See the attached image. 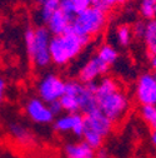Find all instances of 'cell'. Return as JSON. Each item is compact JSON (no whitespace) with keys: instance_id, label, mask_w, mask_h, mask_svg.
Returning a JSON list of instances; mask_svg holds the SVG:
<instances>
[{"instance_id":"cell-1","label":"cell","mask_w":156,"mask_h":158,"mask_svg":"<svg viewBox=\"0 0 156 158\" xmlns=\"http://www.w3.org/2000/svg\"><path fill=\"white\" fill-rule=\"evenodd\" d=\"M96 104L112 123L120 122L126 115L130 101L125 92L121 90L119 82L112 77H103L96 83Z\"/></svg>"},{"instance_id":"cell-2","label":"cell","mask_w":156,"mask_h":158,"mask_svg":"<svg viewBox=\"0 0 156 158\" xmlns=\"http://www.w3.org/2000/svg\"><path fill=\"white\" fill-rule=\"evenodd\" d=\"M89 40V38L77 35L71 30L63 35L51 36L49 44L51 63L57 67L66 65L83 52Z\"/></svg>"},{"instance_id":"cell-3","label":"cell","mask_w":156,"mask_h":158,"mask_svg":"<svg viewBox=\"0 0 156 158\" xmlns=\"http://www.w3.org/2000/svg\"><path fill=\"white\" fill-rule=\"evenodd\" d=\"M51 36L53 35L45 27H37L35 29L28 28L24 33L28 55L36 68H46L51 63L49 53Z\"/></svg>"},{"instance_id":"cell-4","label":"cell","mask_w":156,"mask_h":158,"mask_svg":"<svg viewBox=\"0 0 156 158\" xmlns=\"http://www.w3.org/2000/svg\"><path fill=\"white\" fill-rule=\"evenodd\" d=\"M107 23V11L91 5L88 9L77 13L71 23V31L85 38H92L100 34Z\"/></svg>"},{"instance_id":"cell-5","label":"cell","mask_w":156,"mask_h":158,"mask_svg":"<svg viewBox=\"0 0 156 158\" xmlns=\"http://www.w3.org/2000/svg\"><path fill=\"white\" fill-rule=\"evenodd\" d=\"M64 93H65V81H63V78H60L56 74L44 75L37 84L39 98L45 103L59 101Z\"/></svg>"},{"instance_id":"cell-6","label":"cell","mask_w":156,"mask_h":158,"mask_svg":"<svg viewBox=\"0 0 156 158\" xmlns=\"http://www.w3.org/2000/svg\"><path fill=\"white\" fill-rule=\"evenodd\" d=\"M135 97L140 106L156 104V82L152 73H144L139 77L136 82Z\"/></svg>"},{"instance_id":"cell-7","label":"cell","mask_w":156,"mask_h":158,"mask_svg":"<svg viewBox=\"0 0 156 158\" xmlns=\"http://www.w3.org/2000/svg\"><path fill=\"white\" fill-rule=\"evenodd\" d=\"M109 69L110 65L104 63L97 55H94L80 68L77 75H79L80 82L90 83V82H96V79L105 77L109 73Z\"/></svg>"},{"instance_id":"cell-8","label":"cell","mask_w":156,"mask_h":158,"mask_svg":"<svg viewBox=\"0 0 156 158\" xmlns=\"http://www.w3.org/2000/svg\"><path fill=\"white\" fill-rule=\"evenodd\" d=\"M25 113L34 123L37 124H49L55 117L49 109L48 103L43 102L40 98H30L25 104Z\"/></svg>"},{"instance_id":"cell-9","label":"cell","mask_w":156,"mask_h":158,"mask_svg":"<svg viewBox=\"0 0 156 158\" xmlns=\"http://www.w3.org/2000/svg\"><path fill=\"white\" fill-rule=\"evenodd\" d=\"M83 115H84L85 127L97 132L104 138H106L114 129V123L99 108H95V109H92V110H90Z\"/></svg>"},{"instance_id":"cell-10","label":"cell","mask_w":156,"mask_h":158,"mask_svg":"<svg viewBox=\"0 0 156 158\" xmlns=\"http://www.w3.org/2000/svg\"><path fill=\"white\" fill-rule=\"evenodd\" d=\"M72 16L65 14L60 9L56 10L45 23L48 30L53 36L55 35H63L71 30V23H72Z\"/></svg>"},{"instance_id":"cell-11","label":"cell","mask_w":156,"mask_h":158,"mask_svg":"<svg viewBox=\"0 0 156 158\" xmlns=\"http://www.w3.org/2000/svg\"><path fill=\"white\" fill-rule=\"evenodd\" d=\"M95 90H96V82L84 83V87H83L81 92L79 93V95L76 97L77 101H79L80 112H83V114L97 108Z\"/></svg>"},{"instance_id":"cell-12","label":"cell","mask_w":156,"mask_h":158,"mask_svg":"<svg viewBox=\"0 0 156 158\" xmlns=\"http://www.w3.org/2000/svg\"><path fill=\"white\" fill-rule=\"evenodd\" d=\"M64 152L68 158H95V149L84 141L68 143L64 147Z\"/></svg>"},{"instance_id":"cell-13","label":"cell","mask_w":156,"mask_h":158,"mask_svg":"<svg viewBox=\"0 0 156 158\" xmlns=\"http://www.w3.org/2000/svg\"><path fill=\"white\" fill-rule=\"evenodd\" d=\"M9 131L15 142L20 146H30L35 142V135L20 123H11Z\"/></svg>"},{"instance_id":"cell-14","label":"cell","mask_w":156,"mask_h":158,"mask_svg":"<svg viewBox=\"0 0 156 158\" xmlns=\"http://www.w3.org/2000/svg\"><path fill=\"white\" fill-rule=\"evenodd\" d=\"M83 117L81 113H66L54 119V129L59 133L71 132L76 124V122Z\"/></svg>"},{"instance_id":"cell-15","label":"cell","mask_w":156,"mask_h":158,"mask_svg":"<svg viewBox=\"0 0 156 158\" xmlns=\"http://www.w3.org/2000/svg\"><path fill=\"white\" fill-rule=\"evenodd\" d=\"M89 6H91V0H60V10L72 18Z\"/></svg>"},{"instance_id":"cell-16","label":"cell","mask_w":156,"mask_h":158,"mask_svg":"<svg viewBox=\"0 0 156 158\" xmlns=\"http://www.w3.org/2000/svg\"><path fill=\"white\" fill-rule=\"evenodd\" d=\"M142 40L150 55H156V18L146 22Z\"/></svg>"},{"instance_id":"cell-17","label":"cell","mask_w":156,"mask_h":158,"mask_svg":"<svg viewBox=\"0 0 156 158\" xmlns=\"http://www.w3.org/2000/svg\"><path fill=\"white\" fill-rule=\"evenodd\" d=\"M96 55L99 56L104 63H106L107 65H112L118 62L119 59V53L114 47L109 45V44H101L97 49Z\"/></svg>"},{"instance_id":"cell-18","label":"cell","mask_w":156,"mask_h":158,"mask_svg":"<svg viewBox=\"0 0 156 158\" xmlns=\"http://www.w3.org/2000/svg\"><path fill=\"white\" fill-rule=\"evenodd\" d=\"M59 9H60V0H45L43 4H40V10H39L40 20L46 23L49 18Z\"/></svg>"},{"instance_id":"cell-19","label":"cell","mask_w":156,"mask_h":158,"mask_svg":"<svg viewBox=\"0 0 156 158\" xmlns=\"http://www.w3.org/2000/svg\"><path fill=\"white\" fill-rule=\"evenodd\" d=\"M83 138H84V142H86L95 151L99 149L100 147H103V143H104V139H105V138L103 135H100L97 132H95L90 128H86V127L84 128Z\"/></svg>"},{"instance_id":"cell-20","label":"cell","mask_w":156,"mask_h":158,"mask_svg":"<svg viewBox=\"0 0 156 158\" xmlns=\"http://www.w3.org/2000/svg\"><path fill=\"white\" fill-rule=\"evenodd\" d=\"M115 36H116V42L121 47H127L131 40H132V30L129 25L126 24H121L116 28L115 31Z\"/></svg>"},{"instance_id":"cell-21","label":"cell","mask_w":156,"mask_h":158,"mask_svg":"<svg viewBox=\"0 0 156 158\" xmlns=\"http://www.w3.org/2000/svg\"><path fill=\"white\" fill-rule=\"evenodd\" d=\"M59 101H60V103H61L63 110H65L66 113H77V112H80L79 101H77L76 97H74V95H71V94L64 93Z\"/></svg>"},{"instance_id":"cell-22","label":"cell","mask_w":156,"mask_h":158,"mask_svg":"<svg viewBox=\"0 0 156 158\" xmlns=\"http://www.w3.org/2000/svg\"><path fill=\"white\" fill-rule=\"evenodd\" d=\"M140 115L144 122L151 128V131L156 129V104L155 106H141Z\"/></svg>"},{"instance_id":"cell-23","label":"cell","mask_w":156,"mask_h":158,"mask_svg":"<svg viewBox=\"0 0 156 158\" xmlns=\"http://www.w3.org/2000/svg\"><path fill=\"white\" fill-rule=\"evenodd\" d=\"M155 4L156 0H141L140 2V14L144 19H147V20L155 19V11H154Z\"/></svg>"},{"instance_id":"cell-24","label":"cell","mask_w":156,"mask_h":158,"mask_svg":"<svg viewBox=\"0 0 156 158\" xmlns=\"http://www.w3.org/2000/svg\"><path fill=\"white\" fill-rule=\"evenodd\" d=\"M145 28H146V23H144V22H136L134 24V27L131 28L132 35H135L136 38H139V39H142L144 34H145Z\"/></svg>"},{"instance_id":"cell-25","label":"cell","mask_w":156,"mask_h":158,"mask_svg":"<svg viewBox=\"0 0 156 158\" xmlns=\"http://www.w3.org/2000/svg\"><path fill=\"white\" fill-rule=\"evenodd\" d=\"M48 106H49V109L51 110V113H53L54 115H59V114H61V112H63V107H61L60 101L50 102V103H48Z\"/></svg>"},{"instance_id":"cell-26","label":"cell","mask_w":156,"mask_h":158,"mask_svg":"<svg viewBox=\"0 0 156 158\" xmlns=\"http://www.w3.org/2000/svg\"><path fill=\"white\" fill-rule=\"evenodd\" d=\"M5 88H6V83L4 81V78L0 75V104L4 101V95H5Z\"/></svg>"},{"instance_id":"cell-27","label":"cell","mask_w":156,"mask_h":158,"mask_svg":"<svg viewBox=\"0 0 156 158\" xmlns=\"http://www.w3.org/2000/svg\"><path fill=\"white\" fill-rule=\"evenodd\" d=\"M104 2H105V5L107 6V9H110L114 5H123V4H125L127 0H104Z\"/></svg>"},{"instance_id":"cell-28","label":"cell","mask_w":156,"mask_h":158,"mask_svg":"<svg viewBox=\"0 0 156 158\" xmlns=\"http://www.w3.org/2000/svg\"><path fill=\"white\" fill-rule=\"evenodd\" d=\"M95 158H109V153L105 148L100 147L99 149L95 151Z\"/></svg>"},{"instance_id":"cell-29","label":"cell","mask_w":156,"mask_h":158,"mask_svg":"<svg viewBox=\"0 0 156 158\" xmlns=\"http://www.w3.org/2000/svg\"><path fill=\"white\" fill-rule=\"evenodd\" d=\"M150 67L154 73H156V55H150Z\"/></svg>"},{"instance_id":"cell-30","label":"cell","mask_w":156,"mask_h":158,"mask_svg":"<svg viewBox=\"0 0 156 158\" xmlns=\"http://www.w3.org/2000/svg\"><path fill=\"white\" fill-rule=\"evenodd\" d=\"M150 141H151V144L154 146V148L156 149V129L151 131V134H150Z\"/></svg>"},{"instance_id":"cell-31","label":"cell","mask_w":156,"mask_h":158,"mask_svg":"<svg viewBox=\"0 0 156 158\" xmlns=\"http://www.w3.org/2000/svg\"><path fill=\"white\" fill-rule=\"evenodd\" d=\"M35 2H36V3L39 4V5H40V4H43V3L45 2V0H35Z\"/></svg>"},{"instance_id":"cell-32","label":"cell","mask_w":156,"mask_h":158,"mask_svg":"<svg viewBox=\"0 0 156 158\" xmlns=\"http://www.w3.org/2000/svg\"><path fill=\"white\" fill-rule=\"evenodd\" d=\"M154 11H155V18H156V4H155V6H154Z\"/></svg>"},{"instance_id":"cell-33","label":"cell","mask_w":156,"mask_h":158,"mask_svg":"<svg viewBox=\"0 0 156 158\" xmlns=\"http://www.w3.org/2000/svg\"><path fill=\"white\" fill-rule=\"evenodd\" d=\"M154 78H155V82H156V73H154Z\"/></svg>"}]
</instances>
